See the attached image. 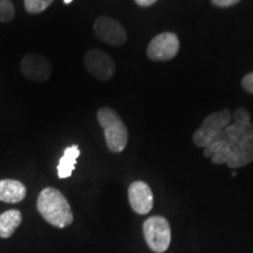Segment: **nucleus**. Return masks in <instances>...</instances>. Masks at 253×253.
I'll list each match as a JSON object with an SVG mask.
<instances>
[{"mask_svg":"<svg viewBox=\"0 0 253 253\" xmlns=\"http://www.w3.org/2000/svg\"><path fill=\"white\" fill-rule=\"evenodd\" d=\"M37 209L43 219L53 226L63 229L73 223L71 205L55 188H46L38 196Z\"/></svg>","mask_w":253,"mask_h":253,"instance_id":"1","label":"nucleus"},{"mask_svg":"<svg viewBox=\"0 0 253 253\" xmlns=\"http://www.w3.org/2000/svg\"><path fill=\"white\" fill-rule=\"evenodd\" d=\"M97 121L103 128L108 149L112 153L125 150L129 140V132L119 114L109 107H103L97 112Z\"/></svg>","mask_w":253,"mask_h":253,"instance_id":"2","label":"nucleus"},{"mask_svg":"<svg viewBox=\"0 0 253 253\" xmlns=\"http://www.w3.org/2000/svg\"><path fill=\"white\" fill-rule=\"evenodd\" d=\"M232 120V114L229 109L210 114L204 119L201 128L195 131L192 141L197 147L207 148L214 141L225 137V128Z\"/></svg>","mask_w":253,"mask_h":253,"instance_id":"3","label":"nucleus"},{"mask_svg":"<svg viewBox=\"0 0 253 253\" xmlns=\"http://www.w3.org/2000/svg\"><path fill=\"white\" fill-rule=\"evenodd\" d=\"M145 242L156 253H163L169 249L171 243V227L164 217L153 216L143 224Z\"/></svg>","mask_w":253,"mask_h":253,"instance_id":"4","label":"nucleus"},{"mask_svg":"<svg viewBox=\"0 0 253 253\" xmlns=\"http://www.w3.org/2000/svg\"><path fill=\"white\" fill-rule=\"evenodd\" d=\"M181 43L178 37L172 32L157 34L147 48L148 58L153 61H169L178 54Z\"/></svg>","mask_w":253,"mask_h":253,"instance_id":"5","label":"nucleus"},{"mask_svg":"<svg viewBox=\"0 0 253 253\" xmlns=\"http://www.w3.org/2000/svg\"><path fill=\"white\" fill-rule=\"evenodd\" d=\"M84 63L87 71L101 81H108L115 74V62L101 49L89 50L84 56Z\"/></svg>","mask_w":253,"mask_h":253,"instance_id":"6","label":"nucleus"},{"mask_svg":"<svg viewBox=\"0 0 253 253\" xmlns=\"http://www.w3.org/2000/svg\"><path fill=\"white\" fill-rule=\"evenodd\" d=\"M96 37L112 46H122L126 41V32L121 23L109 17H100L94 24Z\"/></svg>","mask_w":253,"mask_h":253,"instance_id":"7","label":"nucleus"},{"mask_svg":"<svg viewBox=\"0 0 253 253\" xmlns=\"http://www.w3.org/2000/svg\"><path fill=\"white\" fill-rule=\"evenodd\" d=\"M129 202L136 213L148 214L154 207V195L150 186L142 181L131 183L128 190Z\"/></svg>","mask_w":253,"mask_h":253,"instance_id":"8","label":"nucleus"},{"mask_svg":"<svg viewBox=\"0 0 253 253\" xmlns=\"http://www.w3.org/2000/svg\"><path fill=\"white\" fill-rule=\"evenodd\" d=\"M21 73L32 81H46L52 75V65L39 54H27L21 60Z\"/></svg>","mask_w":253,"mask_h":253,"instance_id":"9","label":"nucleus"},{"mask_svg":"<svg viewBox=\"0 0 253 253\" xmlns=\"http://www.w3.org/2000/svg\"><path fill=\"white\" fill-rule=\"evenodd\" d=\"M26 197V188L17 179L0 181V201L5 203H19Z\"/></svg>","mask_w":253,"mask_h":253,"instance_id":"10","label":"nucleus"},{"mask_svg":"<svg viewBox=\"0 0 253 253\" xmlns=\"http://www.w3.org/2000/svg\"><path fill=\"white\" fill-rule=\"evenodd\" d=\"M21 221H23V216L17 209H11L0 214V237L9 238L13 236L14 231L18 229Z\"/></svg>","mask_w":253,"mask_h":253,"instance_id":"11","label":"nucleus"},{"mask_svg":"<svg viewBox=\"0 0 253 253\" xmlns=\"http://www.w3.org/2000/svg\"><path fill=\"white\" fill-rule=\"evenodd\" d=\"M80 156V150L78 145H71L67 149L63 151L62 157L60 158L58 164V176L59 178H68L72 176L75 169V163H77L78 157Z\"/></svg>","mask_w":253,"mask_h":253,"instance_id":"12","label":"nucleus"},{"mask_svg":"<svg viewBox=\"0 0 253 253\" xmlns=\"http://www.w3.org/2000/svg\"><path fill=\"white\" fill-rule=\"evenodd\" d=\"M252 161H253V154L248 153V151H244V150H235L232 153V155H231L230 160L227 161L226 164L230 168H232V169H235V168L246 166V164L252 162Z\"/></svg>","mask_w":253,"mask_h":253,"instance_id":"13","label":"nucleus"},{"mask_svg":"<svg viewBox=\"0 0 253 253\" xmlns=\"http://www.w3.org/2000/svg\"><path fill=\"white\" fill-rule=\"evenodd\" d=\"M53 1L54 0H24V5L28 13L38 14L48 8Z\"/></svg>","mask_w":253,"mask_h":253,"instance_id":"14","label":"nucleus"},{"mask_svg":"<svg viewBox=\"0 0 253 253\" xmlns=\"http://www.w3.org/2000/svg\"><path fill=\"white\" fill-rule=\"evenodd\" d=\"M15 15V9L13 2L11 0H0V21L8 23L13 20Z\"/></svg>","mask_w":253,"mask_h":253,"instance_id":"15","label":"nucleus"},{"mask_svg":"<svg viewBox=\"0 0 253 253\" xmlns=\"http://www.w3.org/2000/svg\"><path fill=\"white\" fill-rule=\"evenodd\" d=\"M250 114L244 108H238L235 110L233 114V120H235L236 125L239 126H251V120H250Z\"/></svg>","mask_w":253,"mask_h":253,"instance_id":"16","label":"nucleus"},{"mask_svg":"<svg viewBox=\"0 0 253 253\" xmlns=\"http://www.w3.org/2000/svg\"><path fill=\"white\" fill-rule=\"evenodd\" d=\"M243 88L250 94H253V72L246 74L242 80Z\"/></svg>","mask_w":253,"mask_h":253,"instance_id":"17","label":"nucleus"},{"mask_svg":"<svg viewBox=\"0 0 253 253\" xmlns=\"http://www.w3.org/2000/svg\"><path fill=\"white\" fill-rule=\"evenodd\" d=\"M240 0H212V2L218 7H230V6H233L238 4Z\"/></svg>","mask_w":253,"mask_h":253,"instance_id":"18","label":"nucleus"},{"mask_svg":"<svg viewBox=\"0 0 253 253\" xmlns=\"http://www.w3.org/2000/svg\"><path fill=\"white\" fill-rule=\"evenodd\" d=\"M135 1L136 4L141 6V7H148V6L154 5L157 0H135Z\"/></svg>","mask_w":253,"mask_h":253,"instance_id":"19","label":"nucleus"},{"mask_svg":"<svg viewBox=\"0 0 253 253\" xmlns=\"http://www.w3.org/2000/svg\"><path fill=\"white\" fill-rule=\"evenodd\" d=\"M73 1V0H63V2H65V4H71V2Z\"/></svg>","mask_w":253,"mask_h":253,"instance_id":"20","label":"nucleus"}]
</instances>
